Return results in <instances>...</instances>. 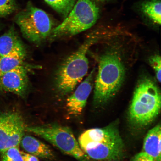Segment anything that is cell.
Here are the masks:
<instances>
[{"mask_svg":"<svg viewBox=\"0 0 161 161\" xmlns=\"http://www.w3.org/2000/svg\"><path fill=\"white\" fill-rule=\"evenodd\" d=\"M78 140L82 150L92 159L118 160L123 154V142L114 125L86 130Z\"/></svg>","mask_w":161,"mask_h":161,"instance_id":"6da1fadb","label":"cell"},{"mask_svg":"<svg viewBox=\"0 0 161 161\" xmlns=\"http://www.w3.org/2000/svg\"><path fill=\"white\" fill-rule=\"evenodd\" d=\"M125 67L117 52H106L100 56L94 90L97 104L106 103L113 98L123 83Z\"/></svg>","mask_w":161,"mask_h":161,"instance_id":"7a4b0ae2","label":"cell"},{"mask_svg":"<svg viewBox=\"0 0 161 161\" xmlns=\"http://www.w3.org/2000/svg\"><path fill=\"white\" fill-rule=\"evenodd\" d=\"M161 93L152 80L145 77L138 82L130 108L129 116L132 123L139 126L148 125L159 114Z\"/></svg>","mask_w":161,"mask_h":161,"instance_id":"3957f363","label":"cell"},{"mask_svg":"<svg viewBox=\"0 0 161 161\" xmlns=\"http://www.w3.org/2000/svg\"><path fill=\"white\" fill-rule=\"evenodd\" d=\"M97 39L96 35H90L78 50L60 66L56 77V87L60 93L63 95L70 93L87 74L89 62L86 54Z\"/></svg>","mask_w":161,"mask_h":161,"instance_id":"277c9868","label":"cell"},{"mask_svg":"<svg viewBox=\"0 0 161 161\" xmlns=\"http://www.w3.org/2000/svg\"><path fill=\"white\" fill-rule=\"evenodd\" d=\"M99 14V8L92 0H78L64 21L52 30L50 39L71 37L85 31L95 25Z\"/></svg>","mask_w":161,"mask_h":161,"instance_id":"5b68a950","label":"cell"},{"mask_svg":"<svg viewBox=\"0 0 161 161\" xmlns=\"http://www.w3.org/2000/svg\"><path fill=\"white\" fill-rule=\"evenodd\" d=\"M14 21L24 37L35 44L42 43L50 37L54 28L53 20L49 14L30 2L16 15Z\"/></svg>","mask_w":161,"mask_h":161,"instance_id":"8992f818","label":"cell"},{"mask_svg":"<svg viewBox=\"0 0 161 161\" xmlns=\"http://www.w3.org/2000/svg\"><path fill=\"white\" fill-rule=\"evenodd\" d=\"M25 130L44 138L62 152L78 160H86L85 153L80 148L73 132L67 127L57 124L26 126Z\"/></svg>","mask_w":161,"mask_h":161,"instance_id":"52a82bcc","label":"cell"},{"mask_svg":"<svg viewBox=\"0 0 161 161\" xmlns=\"http://www.w3.org/2000/svg\"><path fill=\"white\" fill-rule=\"evenodd\" d=\"M26 126L19 113L0 112V154L8 149L19 147Z\"/></svg>","mask_w":161,"mask_h":161,"instance_id":"ba28073f","label":"cell"},{"mask_svg":"<svg viewBox=\"0 0 161 161\" xmlns=\"http://www.w3.org/2000/svg\"><path fill=\"white\" fill-rule=\"evenodd\" d=\"M27 69L24 65L0 75L2 91L23 97L26 96L29 88Z\"/></svg>","mask_w":161,"mask_h":161,"instance_id":"9c48e42d","label":"cell"},{"mask_svg":"<svg viewBox=\"0 0 161 161\" xmlns=\"http://www.w3.org/2000/svg\"><path fill=\"white\" fill-rule=\"evenodd\" d=\"M94 71L92 70L90 72L72 95L68 98L66 107L69 114L71 115H80L85 108L92 89Z\"/></svg>","mask_w":161,"mask_h":161,"instance_id":"30bf717a","label":"cell"},{"mask_svg":"<svg viewBox=\"0 0 161 161\" xmlns=\"http://www.w3.org/2000/svg\"><path fill=\"white\" fill-rule=\"evenodd\" d=\"M27 50L14 27L0 36V57L13 53L27 55Z\"/></svg>","mask_w":161,"mask_h":161,"instance_id":"8fae6325","label":"cell"},{"mask_svg":"<svg viewBox=\"0 0 161 161\" xmlns=\"http://www.w3.org/2000/svg\"><path fill=\"white\" fill-rule=\"evenodd\" d=\"M20 144L26 152L37 158L49 160L55 158L53 152L49 146L31 136L24 135Z\"/></svg>","mask_w":161,"mask_h":161,"instance_id":"7c38bea8","label":"cell"},{"mask_svg":"<svg viewBox=\"0 0 161 161\" xmlns=\"http://www.w3.org/2000/svg\"><path fill=\"white\" fill-rule=\"evenodd\" d=\"M161 126L158 125L149 131L144 142L143 152L156 161H161Z\"/></svg>","mask_w":161,"mask_h":161,"instance_id":"4fadbf2b","label":"cell"},{"mask_svg":"<svg viewBox=\"0 0 161 161\" xmlns=\"http://www.w3.org/2000/svg\"><path fill=\"white\" fill-rule=\"evenodd\" d=\"M26 56L22 54L13 53L0 57V75L25 65Z\"/></svg>","mask_w":161,"mask_h":161,"instance_id":"5bb4252c","label":"cell"},{"mask_svg":"<svg viewBox=\"0 0 161 161\" xmlns=\"http://www.w3.org/2000/svg\"><path fill=\"white\" fill-rule=\"evenodd\" d=\"M161 0H148L141 5L143 13L154 23L160 25Z\"/></svg>","mask_w":161,"mask_h":161,"instance_id":"9a60e30c","label":"cell"},{"mask_svg":"<svg viewBox=\"0 0 161 161\" xmlns=\"http://www.w3.org/2000/svg\"><path fill=\"white\" fill-rule=\"evenodd\" d=\"M65 19L73 8L76 0H44Z\"/></svg>","mask_w":161,"mask_h":161,"instance_id":"2e32d148","label":"cell"},{"mask_svg":"<svg viewBox=\"0 0 161 161\" xmlns=\"http://www.w3.org/2000/svg\"><path fill=\"white\" fill-rule=\"evenodd\" d=\"M1 154V161H23L19 147L8 149Z\"/></svg>","mask_w":161,"mask_h":161,"instance_id":"e0dca14e","label":"cell"},{"mask_svg":"<svg viewBox=\"0 0 161 161\" xmlns=\"http://www.w3.org/2000/svg\"><path fill=\"white\" fill-rule=\"evenodd\" d=\"M17 9L15 0H0V18L11 15Z\"/></svg>","mask_w":161,"mask_h":161,"instance_id":"ac0fdd59","label":"cell"},{"mask_svg":"<svg viewBox=\"0 0 161 161\" xmlns=\"http://www.w3.org/2000/svg\"><path fill=\"white\" fill-rule=\"evenodd\" d=\"M149 60L151 65L156 72L157 80L160 83L161 60L160 56L158 55H153L150 57Z\"/></svg>","mask_w":161,"mask_h":161,"instance_id":"d6986e66","label":"cell"},{"mask_svg":"<svg viewBox=\"0 0 161 161\" xmlns=\"http://www.w3.org/2000/svg\"><path fill=\"white\" fill-rule=\"evenodd\" d=\"M132 161H156L152 157L144 152L139 153L135 156Z\"/></svg>","mask_w":161,"mask_h":161,"instance_id":"ffe728a7","label":"cell"},{"mask_svg":"<svg viewBox=\"0 0 161 161\" xmlns=\"http://www.w3.org/2000/svg\"><path fill=\"white\" fill-rule=\"evenodd\" d=\"M23 161H40L37 157L21 151Z\"/></svg>","mask_w":161,"mask_h":161,"instance_id":"44dd1931","label":"cell"},{"mask_svg":"<svg viewBox=\"0 0 161 161\" xmlns=\"http://www.w3.org/2000/svg\"><path fill=\"white\" fill-rule=\"evenodd\" d=\"M100 1H101L103 2V1H106V0H100Z\"/></svg>","mask_w":161,"mask_h":161,"instance_id":"7402d4cb","label":"cell"},{"mask_svg":"<svg viewBox=\"0 0 161 161\" xmlns=\"http://www.w3.org/2000/svg\"><path fill=\"white\" fill-rule=\"evenodd\" d=\"M2 91V90L1 87V85H0V92Z\"/></svg>","mask_w":161,"mask_h":161,"instance_id":"603a6c76","label":"cell"},{"mask_svg":"<svg viewBox=\"0 0 161 161\" xmlns=\"http://www.w3.org/2000/svg\"><path fill=\"white\" fill-rule=\"evenodd\" d=\"M109 161H117V160H111Z\"/></svg>","mask_w":161,"mask_h":161,"instance_id":"cb8c5ba5","label":"cell"},{"mask_svg":"<svg viewBox=\"0 0 161 161\" xmlns=\"http://www.w3.org/2000/svg\"><path fill=\"white\" fill-rule=\"evenodd\" d=\"M86 161V160H84V161Z\"/></svg>","mask_w":161,"mask_h":161,"instance_id":"d4e9b609","label":"cell"}]
</instances>
